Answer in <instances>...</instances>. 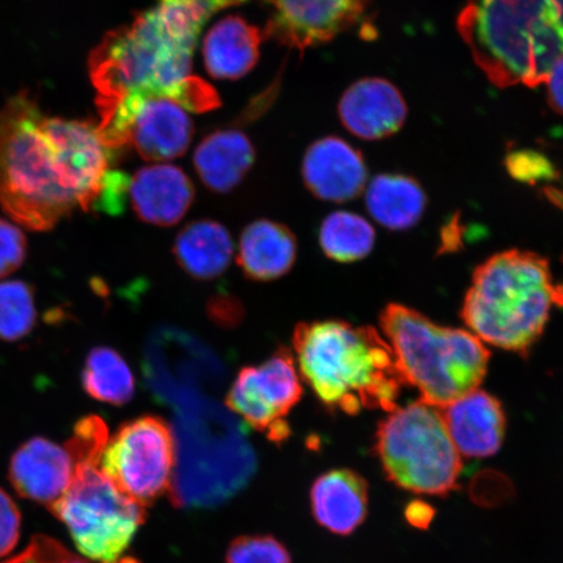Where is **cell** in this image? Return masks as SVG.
Returning <instances> with one entry per match:
<instances>
[{
  "label": "cell",
  "mask_w": 563,
  "mask_h": 563,
  "mask_svg": "<svg viewBox=\"0 0 563 563\" xmlns=\"http://www.w3.org/2000/svg\"><path fill=\"white\" fill-rule=\"evenodd\" d=\"M376 453L387 478L419 495L448 496L456 488L462 455L439 407L419 400L379 422Z\"/></svg>",
  "instance_id": "cell-8"
},
{
  "label": "cell",
  "mask_w": 563,
  "mask_h": 563,
  "mask_svg": "<svg viewBox=\"0 0 563 563\" xmlns=\"http://www.w3.org/2000/svg\"><path fill=\"white\" fill-rule=\"evenodd\" d=\"M255 157V147L245 133L223 130L201 141L194 154V165L210 191L229 194L241 185Z\"/></svg>",
  "instance_id": "cell-21"
},
{
  "label": "cell",
  "mask_w": 563,
  "mask_h": 563,
  "mask_svg": "<svg viewBox=\"0 0 563 563\" xmlns=\"http://www.w3.org/2000/svg\"><path fill=\"white\" fill-rule=\"evenodd\" d=\"M21 516L15 503L0 489V559L10 554L19 543Z\"/></svg>",
  "instance_id": "cell-31"
},
{
  "label": "cell",
  "mask_w": 563,
  "mask_h": 563,
  "mask_svg": "<svg viewBox=\"0 0 563 563\" xmlns=\"http://www.w3.org/2000/svg\"><path fill=\"white\" fill-rule=\"evenodd\" d=\"M129 196L141 221L167 228L187 214L195 200V187L179 167L157 164L140 168L130 178Z\"/></svg>",
  "instance_id": "cell-17"
},
{
  "label": "cell",
  "mask_w": 563,
  "mask_h": 563,
  "mask_svg": "<svg viewBox=\"0 0 563 563\" xmlns=\"http://www.w3.org/2000/svg\"><path fill=\"white\" fill-rule=\"evenodd\" d=\"M433 514V510L429 508L428 505L418 503L412 504L410 508L407 509L406 516L411 525L422 528L431 522Z\"/></svg>",
  "instance_id": "cell-34"
},
{
  "label": "cell",
  "mask_w": 563,
  "mask_h": 563,
  "mask_svg": "<svg viewBox=\"0 0 563 563\" xmlns=\"http://www.w3.org/2000/svg\"><path fill=\"white\" fill-rule=\"evenodd\" d=\"M82 386L101 402L123 406L135 396V377L124 358L110 347H96L87 357Z\"/></svg>",
  "instance_id": "cell-24"
},
{
  "label": "cell",
  "mask_w": 563,
  "mask_h": 563,
  "mask_svg": "<svg viewBox=\"0 0 563 563\" xmlns=\"http://www.w3.org/2000/svg\"><path fill=\"white\" fill-rule=\"evenodd\" d=\"M244 314L241 301L229 295H217L209 302L210 319L224 328H232L241 323Z\"/></svg>",
  "instance_id": "cell-32"
},
{
  "label": "cell",
  "mask_w": 563,
  "mask_h": 563,
  "mask_svg": "<svg viewBox=\"0 0 563 563\" xmlns=\"http://www.w3.org/2000/svg\"><path fill=\"white\" fill-rule=\"evenodd\" d=\"M292 342L302 378L328 408L347 415L363 408L396 410L405 379L390 344L375 329L302 322Z\"/></svg>",
  "instance_id": "cell-3"
},
{
  "label": "cell",
  "mask_w": 563,
  "mask_h": 563,
  "mask_svg": "<svg viewBox=\"0 0 563 563\" xmlns=\"http://www.w3.org/2000/svg\"><path fill=\"white\" fill-rule=\"evenodd\" d=\"M271 19L264 34L280 45L306 52L346 32L372 0H264Z\"/></svg>",
  "instance_id": "cell-11"
},
{
  "label": "cell",
  "mask_w": 563,
  "mask_h": 563,
  "mask_svg": "<svg viewBox=\"0 0 563 563\" xmlns=\"http://www.w3.org/2000/svg\"><path fill=\"white\" fill-rule=\"evenodd\" d=\"M338 112L352 135L363 140H382L402 129L407 106L391 82L363 79L344 91Z\"/></svg>",
  "instance_id": "cell-15"
},
{
  "label": "cell",
  "mask_w": 563,
  "mask_h": 563,
  "mask_svg": "<svg viewBox=\"0 0 563 563\" xmlns=\"http://www.w3.org/2000/svg\"><path fill=\"white\" fill-rule=\"evenodd\" d=\"M77 456L65 445L35 438L13 454L10 481L21 497L45 505L48 510L66 495L75 475Z\"/></svg>",
  "instance_id": "cell-12"
},
{
  "label": "cell",
  "mask_w": 563,
  "mask_h": 563,
  "mask_svg": "<svg viewBox=\"0 0 563 563\" xmlns=\"http://www.w3.org/2000/svg\"><path fill=\"white\" fill-rule=\"evenodd\" d=\"M379 325L405 384L422 402L445 407L474 391L487 375L489 351L466 330L442 328L399 305L387 306Z\"/></svg>",
  "instance_id": "cell-7"
},
{
  "label": "cell",
  "mask_w": 563,
  "mask_h": 563,
  "mask_svg": "<svg viewBox=\"0 0 563 563\" xmlns=\"http://www.w3.org/2000/svg\"><path fill=\"white\" fill-rule=\"evenodd\" d=\"M311 501L317 522L330 532L350 534L367 517L368 484L355 471H329L314 482Z\"/></svg>",
  "instance_id": "cell-19"
},
{
  "label": "cell",
  "mask_w": 563,
  "mask_h": 563,
  "mask_svg": "<svg viewBox=\"0 0 563 563\" xmlns=\"http://www.w3.org/2000/svg\"><path fill=\"white\" fill-rule=\"evenodd\" d=\"M302 180L323 201L346 202L363 192L368 170L362 154L347 141L329 136L317 140L302 159Z\"/></svg>",
  "instance_id": "cell-13"
},
{
  "label": "cell",
  "mask_w": 563,
  "mask_h": 563,
  "mask_svg": "<svg viewBox=\"0 0 563 563\" xmlns=\"http://www.w3.org/2000/svg\"><path fill=\"white\" fill-rule=\"evenodd\" d=\"M175 450L167 422L143 417L125 422L106 442L100 468L123 495L146 508L172 488Z\"/></svg>",
  "instance_id": "cell-9"
},
{
  "label": "cell",
  "mask_w": 563,
  "mask_h": 563,
  "mask_svg": "<svg viewBox=\"0 0 563 563\" xmlns=\"http://www.w3.org/2000/svg\"><path fill=\"white\" fill-rule=\"evenodd\" d=\"M173 252L176 263L188 276L210 280L228 271L234 243L221 223L203 220L189 223L179 232Z\"/></svg>",
  "instance_id": "cell-22"
},
{
  "label": "cell",
  "mask_w": 563,
  "mask_h": 563,
  "mask_svg": "<svg viewBox=\"0 0 563 563\" xmlns=\"http://www.w3.org/2000/svg\"><path fill=\"white\" fill-rule=\"evenodd\" d=\"M109 440L100 417L77 422L68 440L77 463L66 495L51 511L68 528L79 552L90 562L122 563L146 508L123 495L100 468V456Z\"/></svg>",
  "instance_id": "cell-6"
},
{
  "label": "cell",
  "mask_w": 563,
  "mask_h": 563,
  "mask_svg": "<svg viewBox=\"0 0 563 563\" xmlns=\"http://www.w3.org/2000/svg\"><path fill=\"white\" fill-rule=\"evenodd\" d=\"M375 239V230L368 221L349 211H334L320 229L323 253L338 263H354L368 256Z\"/></svg>",
  "instance_id": "cell-25"
},
{
  "label": "cell",
  "mask_w": 563,
  "mask_h": 563,
  "mask_svg": "<svg viewBox=\"0 0 563 563\" xmlns=\"http://www.w3.org/2000/svg\"><path fill=\"white\" fill-rule=\"evenodd\" d=\"M457 31L492 84L534 88L563 56V0H470Z\"/></svg>",
  "instance_id": "cell-4"
},
{
  "label": "cell",
  "mask_w": 563,
  "mask_h": 563,
  "mask_svg": "<svg viewBox=\"0 0 563 563\" xmlns=\"http://www.w3.org/2000/svg\"><path fill=\"white\" fill-rule=\"evenodd\" d=\"M545 84L549 104L558 114L563 115V56L553 66Z\"/></svg>",
  "instance_id": "cell-33"
},
{
  "label": "cell",
  "mask_w": 563,
  "mask_h": 563,
  "mask_svg": "<svg viewBox=\"0 0 563 563\" xmlns=\"http://www.w3.org/2000/svg\"><path fill=\"white\" fill-rule=\"evenodd\" d=\"M227 563H291V555L272 537H242L232 541Z\"/></svg>",
  "instance_id": "cell-27"
},
{
  "label": "cell",
  "mask_w": 563,
  "mask_h": 563,
  "mask_svg": "<svg viewBox=\"0 0 563 563\" xmlns=\"http://www.w3.org/2000/svg\"><path fill=\"white\" fill-rule=\"evenodd\" d=\"M245 0H156L132 23L109 32L91 52L97 130L111 152L126 147L133 115L150 98L165 97L187 111L220 104L217 91L192 74L203 26L218 11Z\"/></svg>",
  "instance_id": "cell-1"
},
{
  "label": "cell",
  "mask_w": 563,
  "mask_h": 563,
  "mask_svg": "<svg viewBox=\"0 0 563 563\" xmlns=\"http://www.w3.org/2000/svg\"><path fill=\"white\" fill-rule=\"evenodd\" d=\"M26 238L15 224L0 218V278L10 276L24 264Z\"/></svg>",
  "instance_id": "cell-29"
},
{
  "label": "cell",
  "mask_w": 563,
  "mask_h": 563,
  "mask_svg": "<svg viewBox=\"0 0 563 563\" xmlns=\"http://www.w3.org/2000/svg\"><path fill=\"white\" fill-rule=\"evenodd\" d=\"M37 311L32 287L25 282L0 284V340L15 342L34 328Z\"/></svg>",
  "instance_id": "cell-26"
},
{
  "label": "cell",
  "mask_w": 563,
  "mask_h": 563,
  "mask_svg": "<svg viewBox=\"0 0 563 563\" xmlns=\"http://www.w3.org/2000/svg\"><path fill=\"white\" fill-rule=\"evenodd\" d=\"M297 255L298 242L290 229L278 222L258 220L243 231L238 264L246 278L269 282L290 272Z\"/></svg>",
  "instance_id": "cell-20"
},
{
  "label": "cell",
  "mask_w": 563,
  "mask_h": 563,
  "mask_svg": "<svg viewBox=\"0 0 563 563\" xmlns=\"http://www.w3.org/2000/svg\"><path fill=\"white\" fill-rule=\"evenodd\" d=\"M440 410L462 456H490L501 448L506 415L503 405L490 394L476 389Z\"/></svg>",
  "instance_id": "cell-16"
},
{
  "label": "cell",
  "mask_w": 563,
  "mask_h": 563,
  "mask_svg": "<svg viewBox=\"0 0 563 563\" xmlns=\"http://www.w3.org/2000/svg\"><path fill=\"white\" fill-rule=\"evenodd\" d=\"M3 563H93L70 551L59 541L35 534L31 543L16 558Z\"/></svg>",
  "instance_id": "cell-28"
},
{
  "label": "cell",
  "mask_w": 563,
  "mask_h": 563,
  "mask_svg": "<svg viewBox=\"0 0 563 563\" xmlns=\"http://www.w3.org/2000/svg\"><path fill=\"white\" fill-rule=\"evenodd\" d=\"M264 32L230 15L210 27L202 41L203 65L218 80H238L257 65Z\"/></svg>",
  "instance_id": "cell-18"
},
{
  "label": "cell",
  "mask_w": 563,
  "mask_h": 563,
  "mask_svg": "<svg viewBox=\"0 0 563 563\" xmlns=\"http://www.w3.org/2000/svg\"><path fill=\"white\" fill-rule=\"evenodd\" d=\"M373 218L389 230L413 227L424 213L427 197L419 183L404 175H379L365 197Z\"/></svg>",
  "instance_id": "cell-23"
},
{
  "label": "cell",
  "mask_w": 563,
  "mask_h": 563,
  "mask_svg": "<svg viewBox=\"0 0 563 563\" xmlns=\"http://www.w3.org/2000/svg\"><path fill=\"white\" fill-rule=\"evenodd\" d=\"M111 156L97 125L13 96L0 108V207L25 229L52 230L75 209H93Z\"/></svg>",
  "instance_id": "cell-2"
},
{
  "label": "cell",
  "mask_w": 563,
  "mask_h": 563,
  "mask_svg": "<svg viewBox=\"0 0 563 563\" xmlns=\"http://www.w3.org/2000/svg\"><path fill=\"white\" fill-rule=\"evenodd\" d=\"M506 167L514 179L534 183L555 178V168L543 154L533 151H519L509 154Z\"/></svg>",
  "instance_id": "cell-30"
},
{
  "label": "cell",
  "mask_w": 563,
  "mask_h": 563,
  "mask_svg": "<svg viewBox=\"0 0 563 563\" xmlns=\"http://www.w3.org/2000/svg\"><path fill=\"white\" fill-rule=\"evenodd\" d=\"M553 301L554 305L563 307V284L553 286Z\"/></svg>",
  "instance_id": "cell-35"
},
{
  "label": "cell",
  "mask_w": 563,
  "mask_h": 563,
  "mask_svg": "<svg viewBox=\"0 0 563 563\" xmlns=\"http://www.w3.org/2000/svg\"><path fill=\"white\" fill-rule=\"evenodd\" d=\"M192 137V119L183 106L170 98H150L132 118L126 146L145 161L167 162L181 157Z\"/></svg>",
  "instance_id": "cell-14"
},
{
  "label": "cell",
  "mask_w": 563,
  "mask_h": 563,
  "mask_svg": "<svg viewBox=\"0 0 563 563\" xmlns=\"http://www.w3.org/2000/svg\"><path fill=\"white\" fill-rule=\"evenodd\" d=\"M301 397L302 387L291 352L280 347L260 367L239 372L227 402L252 428L280 443L290 438L286 418Z\"/></svg>",
  "instance_id": "cell-10"
},
{
  "label": "cell",
  "mask_w": 563,
  "mask_h": 563,
  "mask_svg": "<svg viewBox=\"0 0 563 563\" xmlns=\"http://www.w3.org/2000/svg\"><path fill=\"white\" fill-rule=\"evenodd\" d=\"M552 305L547 260L508 251L477 267L462 317L482 342L526 355L543 334Z\"/></svg>",
  "instance_id": "cell-5"
}]
</instances>
